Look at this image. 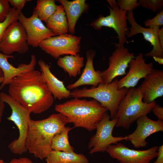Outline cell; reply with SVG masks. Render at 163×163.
Wrapping results in <instances>:
<instances>
[{
    "label": "cell",
    "mask_w": 163,
    "mask_h": 163,
    "mask_svg": "<svg viewBox=\"0 0 163 163\" xmlns=\"http://www.w3.org/2000/svg\"><path fill=\"white\" fill-rule=\"evenodd\" d=\"M0 101L7 104L11 110V113L7 119L16 125L19 133L18 138L13 141L8 147L13 153L21 155L27 151L25 146L31 112L13 99L9 94L0 93Z\"/></svg>",
    "instance_id": "obj_6"
},
{
    "label": "cell",
    "mask_w": 163,
    "mask_h": 163,
    "mask_svg": "<svg viewBox=\"0 0 163 163\" xmlns=\"http://www.w3.org/2000/svg\"><path fill=\"white\" fill-rule=\"evenodd\" d=\"M137 126L131 134L127 136L129 141L136 148L145 147L148 143L146 138L153 133L163 131V121L153 120L147 115L141 117L136 121Z\"/></svg>",
    "instance_id": "obj_14"
},
{
    "label": "cell",
    "mask_w": 163,
    "mask_h": 163,
    "mask_svg": "<svg viewBox=\"0 0 163 163\" xmlns=\"http://www.w3.org/2000/svg\"><path fill=\"white\" fill-rule=\"evenodd\" d=\"M69 123L65 116L58 113L40 120L29 121L25 146L34 157L43 160L51 151L52 139Z\"/></svg>",
    "instance_id": "obj_2"
},
{
    "label": "cell",
    "mask_w": 163,
    "mask_h": 163,
    "mask_svg": "<svg viewBox=\"0 0 163 163\" xmlns=\"http://www.w3.org/2000/svg\"><path fill=\"white\" fill-rule=\"evenodd\" d=\"M156 104L155 101L144 103L138 87L129 88L118 107L115 118L117 120L115 127L128 129L138 118L150 113Z\"/></svg>",
    "instance_id": "obj_5"
},
{
    "label": "cell",
    "mask_w": 163,
    "mask_h": 163,
    "mask_svg": "<svg viewBox=\"0 0 163 163\" xmlns=\"http://www.w3.org/2000/svg\"><path fill=\"white\" fill-rule=\"evenodd\" d=\"M21 11L16 9L14 7L11 8L5 19L0 22V43L5 30L11 24L18 20V15Z\"/></svg>",
    "instance_id": "obj_27"
},
{
    "label": "cell",
    "mask_w": 163,
    "mask_h": 163,
    "mask_svg": "<svg viewBox=\"0 0 163 163\" xmlns=\"http://www.w3.org/2000/svg\"><path fill=\"white\" fill-rule=\"evenodd\" d=\"M0 163H9L3 160L0 159Z\"/></svg>",
    "instance_id": "obj_40"
},
{
    "label": "cell",
    "mask_w": 163,
    "mask_h": 163,
    "mask_svg": "<svg viewBox=\"0 0 163 163\" xmlns=\"http://www.w3.org/2000/svg\"><path fill=\"white\" fill-rule=\"evenodd\" d=\"M144 24L146 27L160 28L163 25V10H162L152 19L145 21Z\"/></svg>",
    "instance_id": "obj_29"
},
{
    "label": "cell",
    "mask_w": 163,
    "mask_h": 163,
    "mask_svg": "<svg viewBox=\"0 0 163 163\" xmlns=\"http://www.w3.org/2000/svg\"><path fill=\"white\" fill-rule=\"evenodd\" d=\"M3 81V77L0 76V83H2Z\"/></svg>",
    "instance_id": "obj_39"
},
{
    "label": "cell",
    "mask_w": 163,
    "mask_h": 163,
    "mask_svg": "<svg viewBox=\"0 0 163 163\" xmlns=\"http://www.w3.org/2000/svg\"><path fill=\"white\" fill-rule=\"evenodd\" d=\"M96 54V51L93 50H88L86 52V62L81 75L75 82L68 85L66 87L68 89H74L85 85L96 87L103 83L100 74L101 71H95L93 66V59Z\"/></svg>",
    "instance_id": "obj_20"
},
{
    "label": "cell",
    "mask_w": 163,
    "mask_h": 163,
    "mask_svg": "<svg viewBox=\"0 0 163 163\" xmlns=\"http://www.w3.org/2000/svg\"><path fill=\"white\" fill-rule=\"evenodd\" d=\"M138 2L143 8L154 12L161 9L163 5V0H139Z\"/></svg>",
    "instance_id": "obj_28"
},
{
    "label": "cell",
    "mask_w": 163,
    "mask_h": 163,
    "mask_svg": "<svg viewBox=\"0 0 163 163\" xmlns=\"http://www.w3.org/2000/svg\"><path fill=\"white\" fill-rule=\"evenodd\" d=\"M126 15L127 21L130 25L127 37L131 38L137 34H142L144 39L150 43L153 46L152 50L145 54L144 56L146 57L163 58V49L161 47L158 37V32L160 28L142 27L135 21L133 11L127 12Z\"/></svg>",
    "instance_id": "obj_16"
},
{
    "label": "cell",
    "mask_w": 163,
    "mask_h": 163,
    "mask_svg": "<svg viewBox=\"0 0 163 163\" xmlns=\"http://www.w3.org/2000/svg\"><path fill=\"white\" fill-rule=\"evenodd\" d=\"M5 108V103L0 101V123L2 121V117L4 112Z\"/></svg>",
    "instance_id": "obj_37"
},
{
    "label": "cell",
    "mask_w": 163,
    "mask_h": 163,
    "mask_svg": "<svg viewBox=\"0 0 163 163\" xmlns=\"http://www.w3.org/2000/svg\"><path fill=\"white\" fill-rule=\"evenodd\" d=\"M158 37L161 48L163 49V27L160 28L158 32Z\"/></svg>",
    "instance_id": "obj_36"
},
{
    "label": "cell",
    "mask_w": 163,
    "mask_h": 163,
    "mask_svg": "<svg viewBox=\"0 0 163 163\" xmlns=\"http://www.w3.org/2000/svg\"><path fill=\"white\" fill-rule=\"evenodd\" d=\"M129 67V70L125 76L117 82L119 88H134L140 79L145 78L154 69L152 62H145L142 53L131 60Z\"/></svg>",
    "instance_id": "obj_15"
},
{
    "label": "cell",
    "mask_w": 163,
    "mask_h": 163,
    "mask_svg": "<svg viewBox=\"0 0 163 163\" xmlns=\"http://www.w3.org/2000/svg\"><path fill=\"white\" fill-rule=\"evenodd\" d=\"M57 6L53 0H38L34 11L40 20L46 22L55 12Z\"/></svg>",
    "instance_id": "obj_26"
},
{
    "label": "cell",
    "mask_w": 163,
    "mask_h": 163,
    "mask_svg": "<svg viewBox=\"0 0 163 163\" xmlns=\"http://www.w3.org/2000/svg\"><path fill=\"white\" fill-rule=\"evenodd\" d=\"M10 9L8 0H0V22L5 19Z\"/></svg>",
    "instance_id": "obj_31"
},
{
    "label": "cell",
    "mask_w": 163,
    "mask_h": 163,
    "mask_svg": "<svg viewBox=\"0 0 163 163\" xmlns=\"http://www.w3.org/2000/svg\"><path fill=\"white\" fill-rule=\"evenodd\" d=\"M38 63L43 80L54 98L61 100L70 97L71 91L52 73L50 66L42 59Z\"/></svg>",
    "instance_id": "obj_19"
},
{
    "label": "cell",
    "mask_w": 163,
    "mask_h": 163,
    "mask_svg": "<svg viewBox=\"0 0 163 163\" xmlns=\"http://www.w3.org/2000/svg\"><path fill=\"white\" fill-rule=\"evenodd\" d=\"M152 111L158 120L163 121V108L162 107L156 104L152 109Z\"/></svg>",
    "instance_id": "obj_33"
},
{
    "label": "cell",
    "mask_w": 163,
    "mask_h": 163,
    "mask_svg": "<svg viewBox=\"0 0 163 163\" xmlns=\"http://www.w3.org/2000/svg\"><path fill=\"white\" fill-rule=\"evenodd\" d=\"M18 20L24 27L27 35L28 45L34 47H38L44 40L55 36L53 33L43 24L34 11L29 17H26L21 11Z\"/></svg>",
    "instance_id": "obj_13"
},
{
    "label": "cell",
    "mask_w": 163,
    "mask_h": 163,
    "mask_svg": "<svg viewBox=\"0 0 163 163\" xmlns=\"http://www.w3.org/2000/svg\"><path fill=\"white\" fill-rule=\"evenodd\" d=\"M9 94L31 113L39 114L47 110L54 98L44 82L41 73L34 69L14 78L9 84Z\"/></svg>",
    "instance_id": "obj_1"
},
{
    "label": "cell",
    "mask_w": 163,
    "mask_h": 163,
    "mask_svg": "<svg viewBox=\"0 0 163 163\" xmlns=\"http://www.w3.org/2000/svg\"><path fill=\"white\" fill-rule=\"evenodd\" d=\"M72 128L65 126L54 136L52 142V150L67 152H74V148L70 145L68 139L69 133Z\"/></svg>",
    "instance_id": "obj_25"
},
{
    "label": "cell",
    "mask_w": 163,
    "mask_h": 163,
    "mask_svg": "<svg viewBox=\"0 0 163 163\" xmlns=\"http://www.w3.org/2000/svg\"><path fill=\"white\" fill-rule=\"evenodd\" d=\"M81 38L71 34H65L48 38L38 47L53 57L58 59L64 55H76L80 52Z\"/></svg>",
    "instance_id": "obj_9"
},
{
    "label": "cell",
    "mask_w": 163,
    "mask_h": 163,
    "mask_svg": "<svg viewBox=\"0 0 163 163\" xmlns=\"http://www.w3.org/2000/svg\"><path fill=\"white\" fill-rule=\"evenodd\" d=\"M139 88L143 101L150 103L163 96V70L153 69L144 78Z\"/></svg>",
    "instance_id": "obj_17"
},
{
    "label": "cell",
    "mask_w": 163,
    "mask_h": 163,
    "mask_svg": "<svg viewBox=\"0 0 163 163\" xmlns=\"http://www.w3.org/2000/svg\"><path fill=\"white\" fill-rule=\"evenodd\" d=\"M110 6L108 7L110 14L106 17L99 15L91 24L94 29L100 30L103 27L113 28L116 32L118 39V43L115 44V47L124 46L127 41L126 36L129 30L127 24V12L120 9L115 0H107Z\"/></svg>",
    "instance_id": "obj_7"
},
{
    "label": "cell",
    "mask_w": 163,
    "mask_h": 163,
    "mask_svg": "<svg viewBox=\"0 0 163 163\" xmlns=\"http://www.w3.org/2000/svg\"><path fill=\"white\" fill-rule=\"evenodd\" d=\"M109 58V66L105 70L100 72L102 83H111L118 76L126 75V70L131 60L135 57L124 46H116Z\"/></svg>",
    "instance_id": "obj_12"
},
{
    "label": "cell",
    "mask_w": 163,
    "mask_h": 163,
    "mask_svg": "<svg viewBox=\"0 0 163 163\" xmlns=\"http://www.w3.org/2000/svg\"><path fill=\"white\" fill-rule=\"evenodd\" d=\"M117 121L115 118L111 119L107 112L104 115L96 128L95 133L90 140L88 146L89 154L104 152L110 145L116 144L123 140H127V136L115 137L113 135L112 132Z\"/></svg>",
    "instance_id": "obj_8"
},
{
    "label": "cell",
    "mask_w": 163,
    "mask_h": 163,
    "mask_svg": "<svg viewBox=\"0 0 163 163\" xmlns=\"http://www.w3.org/2000/svg\"><path fill=\"white\" fill-rule=\"evenodd\" d=\"M28 0H8V1L11 5L16 9L22 11Z\"/></svg>",
    "instance_id": "obj_32"
},
{
    "label": "cell",
    "mask_w": 163,
    "mask_h": 163,
    "mask_svg": "<svg viewBox=\"0 0 163 163\" xmlns=\"http://www.w3.org/2000/svg\"><path fill=\"white\" fill-rule=\"evenodd\" d=\"M14 57L12 55H6L0 52V69L3 72V81L0 86V90L9 85L14 78L21 74L34 69L37 64L36 57L35 55H32L29 63L21 64L15 67L8 60V59Z\"/></svg>",
    "instance_id": "obj_18"
},
{
    "label": "cell",
    "mask_w": 163,
    "mask_h": 163,
    "mask_svg": "<svg viewBox=\"0 0 163 163\" xmlns=\"http://www.w3.org/2000/svg\"><path fill=\"white\" fill-rule=\"evenodd\" d=\"M156 160L153 163H163V145L158 147Z\"/></svg>",
    "instance_id": "obj_34"
},
{
    "label": "cell",
    "mask_w": 163,
    "mask_h": 163,
    "mask_svg": "<svg viewBox=\"0 0 163 163\" xmlns=\"http://www.w3.org/2000/svg\"><path fill=\"white\" fill-rule=\"evenodd\" d=\"M158 148L155 146L146 150H136L119 142L110 145L106 152L119 163H150L156 157Z\"/></svg>",
    "instance_id": "obj_11"
},
{
    "label": "cell",
    "mask_w": 163,
    "mask_h": 163,
    "mask_svg": "<svg viewBox=\"0 0 163 163\" xmlns=\"http://www.w3.org/2000/svg\"><path fill=\"white\" fill-rule=\"evenodd\" d=\"M63 6L66 15L69 25V31L71 34L75 33V28L78 19L82 14L86 11L88 5L85 0L57 1Z\"/></svg>",
    "instance_id": "obj_21"
},
{
    "label": "cell",
    "mask_w": 163,
    "mask_h": 163,
    "mask_svg": "<svg viewBox=\"0 0 163 163\" xmlns=\"http://www.w3.org/2000/svg\"><path fill=\"white\" fill-rule=\"evenodd\" d=\"M117 2L120 9L127 12L133 11L140 6L137 0H118Z\"/></svg>",
    "instance_id": "obj_30"
},
{
    "label": "cell",
    "mask_w": 163,
    "mask_h": 163,
    "mask_svg": "<svg viewBox=\"0 0 163 163\" xmlns=\"http://www.w3.org/2000/svg\"><path fill=\"white\" fill-rule=\"evenodd\" d=\"M9 163H34L30 159L26 157H21L14 158L12 159Z\"/></svg>",
    "instance_id": "obj_35"
},
{
    "label": "cell",
    "mask_w": 163,
    "mask_h": 163,
    "mask_svg": "<svg viewBox=\"0 0 163 163\" xmlns=\"http://www.w3.org/2000/svg\"><path fill=\"white\" fill-rule=\"evenodd\" d=\"M0 76L3 77V72L1 69H0Z\"/></svg>",
    "instance_id": "obj_41"
},
{
    "label": "cell",
    "mask_w": 163,
    "mask_h": 163,
    "mask_svg": "<svg viewBox=\"0 0 163 163\" xmlns=\"http://www.w3.org/2000/svg\"><path fill=\"white\" fill-rule=\"evenodd\" d=\"M55 110L67 117L74 127L83 128L90 131L96 129L108 111L95 99L79 98H73L56 104Z\"/></svg>",
    "instance_id": "obj_3"
},
{
    "label": "cell",
    "mask_w": 163,
    "mask_h": 163,
    "mask_svg": "<svg viewBox=\"0 0 163 163\" xmlns=\"http://www.w3.org/2000/svg\"></svg>",
    "instance_id": "obj_42"
},
{
    "label": "cell",
    "mask_w": 163,
    "mask_h": 163,
    "mask_svg": "<svg viewBox=\"0 0 163 163\" xmlns=\"http://www.w3.org/2000/svg\"><path fill=\"white\" fill-rule=\"evenodd\" d=\"M46 159V163H89L88 158L83 154L53 150Z\"/></svg>",
    "instance_id": "obj_24"
},
{
    "label": "cell",
    "mask_w": 163,
    "mask_h": 163,
    "mask_svg": "<svg viewBox=\"0 0 163 163\" xmlns=\"http://www.w3.org/2000/svg\"><path fill=\"white\" fill-rule=\"evenodd\" d=\"M25 30L18 20L11 24L5 30L0 43V51L7 55L14 53L24 54L29 50Z\"/></svg>",
    "instance_id": "obj_10"
},
{
    "label": "cell",
    "mask_w": 163,
    "mask_h": 163,
    "mask_svg": "<svg viewBox=\"0 0 163 163\" xmlns=\"http://www.w3.org/2000/svg\"><path fill=\"white\" fill-rule=\"evenodd\" d=\"M84 59L79 54L76 55L66 56L58 59L57 65L63 69L70 77H76L81 73L84 65Z\"/></svg>",
    "instance_id": "obj_23"
},
{
    "label": "cell",
    "mask_w": 163,
    "mask_h": 163,
    "mask_svg": "<svg viewBox=\"0 0 163 163\" xmlns=\"http://www.w3.org/2000/svg\"><path fill=\"white\" fill-rule=\"evenodd\" d=\"M118 81V79H115L110 83H101L96 87L74 89L71 92V97L93 98L109 111L110 119H113L115 118L120 102L128 90L125 88H119Z\"/></svg>",
    "instance_id": "obj_4"
},
{
    "label": "cell",
    "mask_w": 163,
    "mask_h": 163,
    "mask_svg": "<svg viewBox=\"0 0 163 163\" xmlns=\"http://www.w3.org/2000/svg\"><path fill=\"white\" fill-rule=\"evenodd\" d=\"M153 58L155 61L159 64L163 65V58L156 57H153Z\"/></svg>",
    "instance_id": "obj_38"
},
{
    "label": "cell",
    "mask_w": 163,
    "mask_h": 163,
    "mask_svg": "<svg viewBox=\"0 0 163 163\" xmlns=\"http://www.w3.org/2000/svg\"><path fill=\"white\" fill-rule=\"evenodd\" d=\"M46 27L55 36L66 34L69 31V25L65 12L61 5L57 6L55 12L46 22Z\"/></svg>",
    "instance_id": "obj_22"
}]
</instances>
